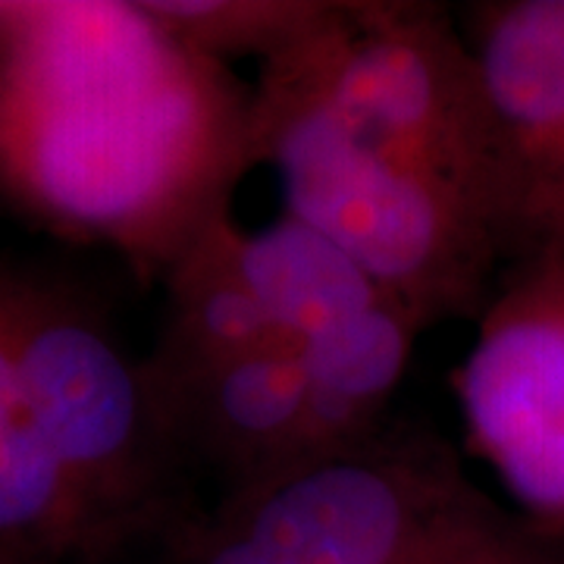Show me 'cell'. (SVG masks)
Here are the masks:
<instances>
[{"instance_id":"cell-14","label":"cell","mask_w":564,"mask_h":564,"mask_svg":"<svg viewBox=\"0 0 564 564\" xmlns=\"http://www.w3.org/2000/svg\"><path fill=\"white\" fill-rule=\"evenodd\" d=\"M0 564H7V562H0Z\"/></svg>"},{"instance_id":"cell-2","label":"cell","mask_w":564,"mask_h":564,"mask_svg":"<svg viewBox=\"0 0 564 564\" xmlns=\"http://www.w3.org/2000/svg\"><path fill=\"white\" fill-rule=\"evenodd\" d=\"M254 85L144 0H0V204L161 282L254 170Z\"/></svg>"},{"instance_id":"cell-1","label":"cell","mask_w":564,"mask_h":564,"mask_svg":"<svg viewBox=\"0 0 564 564\" xmlns=\"http://www.w3.org/2000/svg\"><path fill=\"white\" fill-rule=\"evenodd\" d=\"M251 85L254 166L276 173L282 210L345 248L423 329L477 321L505 261L489 110L455 13L336 0Z\"/></svg>"},{"instance_id":"cell-8","label":"cell","mask_w":564,"mask_h":564,"mask_svg":"<svg viewBox=\"0 0 564 564\" xmlns=\"http://www.w3.org/2000/svg\"><path fill=\"white\" fill-rule=\"evenodd\" d=\"M421 333L423 326L408 307L380 299L299 345L311 455L355 448L383 430Z\"/></svg>"},{"instance_id":"cell-10","label":"cell","mask_w":564,"mask_h":564,"mask_svg":"<svg viewBox=\"0 0 564 564\" xmlns=\"http://www.w3.org/2000/svg\"><path fill=\"white\" fill-rule=\"evenodd\" d=\"M232 254L276 336L292 348L367 304L392 299L345 248L285 210L258 229L236 223Z\"/></svg>"},{"instance_id":"cell-6","label":"cell","mask_w":564,"mask_h":564,"mask_svg":"<svg viewBox=\"0 0 564 564\" xmlns=\"http://www.w3.org/2000/svg\"><path fill=\"white\" fill-rule=\"evenodd\" d=\"M484 85L502 261L564 258V0L464 7Z\"/></svg>"},{"instance_id":"cell-3","label":"cell","mask_w":564,"mask_h":564,"mask_svg":"<svg viewBox=\"0 0 564 564\" xmlns=\"http://www.w3.org/2000/svg\"><path fill=\"white\" fill-rule=\"evenodd\" d=\"M0 314L91 555L170 524L188 458L148 361L98 299L51 270L0 263Z\"/></svg>"},{"instance_id":"cell-9","label":"cell","mask_w":564,"mask_h":564,"mask_svg":"<svg viewBox=\"0 0 564 564\" xmlns=\"http://www.w3.org/2000/svg\"><path fill=\"white\" fill-rule=\"evenodd\" d=\"M232 229V214L214 223L161 280V339L151 358H144L158 389L258 348L285 345L236 267Z\"/></svg>"},{"instance_id":"cell-4","label":"cell","mask_w":564,"mask_h":564,"mask_svg":"<svg viewBox=\"0 0 564 564\" xmlns=\"http://www.w3.org/2000/svg\"><path fill=\"white\" fill-rule=\"evenodd\" d=\"M489 505L443 436L386 423L355 448L220 492L173 536L166 564H423Z\"/></svg>"},{"instance_id":"cell-13","label":"cell","mask_w":564,"mask_h":564,"mask_svg":"<svg viewBox=\"0 0 564 564\" xmlns=\"http://www.w3.org/2000/svg\"><path fill=\"white\" fill-rule=\"evenodd\" d=\"M423 564H536L514 524L496 505L484 508L458 536Z\"/></svg>"},{"instance_id":"cell-7","label":"cell","mask_w":564,"mask_h":564,"mask_svg":"<svg viewBox=\"0 0 564 564\" xmlns=\"http://www.w3.org/2000/svg\"><path fill=\"white\" fill-rule=\"evenodd\" d=\"M161 399L188 464L207 467L223 492L311 458L307 380L292 345L217 364Z\"/></svg>"},{"instance_id":"cell-11","label":"cell","mask_w":564,"mask_h":564,"mask_svg":"<svg viewBox=\"0 0 564 564\" xmlns=\"http://www.w3.org/2000/svg\"><path fill=\"white\" fill-rule=\"evenodd\" d=\"M91 555V540L41 440L0 314V562L61 564Z\"/></svg>"},{"instance_id":"cell-5","label":"cell","mask_w":564,"mask_h":564,"mask_svg":"<svg viewBox=\"0 0 564 564\" xmlns=\"http://www.w3.org/2000/svg\"><path fill=\"white\" fill-rule=\"evenodd\" d=\"M452 386L467 448L530 524L564 536V258L505 267Z\"/></svg>"},{"instance_id":"cell-12","label":"cell","mask_w":564,"mask_h":564,"mask_svg":"<svg viewBox=\"0 0 564 564\" xmlns=\"http://www.w3.org/2000/svg\"><path fill=\"white\" fill-rule=\"evenodd\" d=\"M188 47L220 63L270 61L317 32L336 0H144Z\"/></svg>"}]
</instances>
